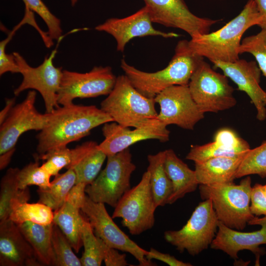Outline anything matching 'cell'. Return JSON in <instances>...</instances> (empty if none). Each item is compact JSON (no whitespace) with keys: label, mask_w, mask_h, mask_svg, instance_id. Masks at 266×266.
<instances>
[{"label":"cell","mask_w":266,"mask_h":266,"mask_svg":"<svg viewBox=\"0 0 266 266\" xmlns=\"http://www.w3.org/2000/svg\"><path fill=\"white\" fill-rule=\"evenodd\" d=\"M103 252V261L106 266H126L129 265L126 255L121 254L117 249L108 246L100 238Z\"/></svg>","instance_id":"obj_40"},{"label":"cell","mask_w":266,"mask_h":266,"mask_svg":"<svg viewBox=\"0 0 266 266\" xmlns=\"http://www.w3.org/2000/svg\"><path fill=\"white\" fill-rule=\"evenodd\" d=\"M17 225L41 265L55 266V257L52 244L53 223L42 225L26 222Z\"/></svg>","instance_id":"obj_25"},{"label":"cell","mask_w":266,"mask_h":266,"mask_svg":"<svg viewBox=\"0 0 266 266\" xmlns=\"http://www.w3.org/2000/svg\"><path fill=\"white\" fill-rule=\"evenodd\" d=\"M146 259L151 261L153 259L162 261L170 266H192L189 263L179 260L169 254L162 253L156 249L151 248L146 255Z\"/></svg>","instance_id":"obj_41"},{"label":"cell","mask_w":266,"mask_h":266,"mask_svg":"<svg viewBox=\"0 0 266 266\" xmlns=\"http://www.w3.org/2000/svg\"><path fill=\"white\" fill-rule=\"evenodd\" d=\"M12 36L9 35L6 39L0 42V75L10 72L12 73H20L18 66L15 61L13 54H7L5 48L7 43Z\"/></svg>","instance_id":"obj_39"},{"label":"cell","mask_w":266,"mask_h":266,"mask_svg":"<svg viewBox=\"0 0 266 266\" xmlns=\"http://www.w3.org/2000/svg\"><path fill=\"white\" fill-rule=\"evenodd\" d=\"M116 78L109 66H96L86 73L63 70L57 102L64 106L73 103L76 98L108 95L115 85Z\"/></svg>","instance_id":"obj_11"},{"label":"cell","mask_w":266,"mask_h":266,"mask_svg":"<svg viewBox=\"0 0 266 266\" xmlns=\"http://www.w3.org/2000/svg\"><path fill=\"white\" fill-rule=\"evenodd\" d=\"M0 266H42L18 225L9 218L0 221Z\"/></svg>","instance_id":"obj_20"},{"label":"cell","mask_w":266,"mask_h":266,"mask_svg":"<svg viewBox=\"0 0 266 266\" xmlns=\"http://www.w3.org/2000/svg\"><path fill=\"white\" fill-rule=\"evenodd\" d=\"M249 225H259L260 230L252 232H241L230 228L219 221L218 231L210 247L223 251L232 258L238 259V253L248 250L255 254L256 265L259 264V259L265 251L260 246L266 244V217L255 218Z\"/></svg>","instance_id":"obj_17"},{"label":"cell","mask_w":266,"mask_h":266,"mask_svg":"<svg viewBox=\"0 0 266 266\" xmlns=\"http://www.w3.org/2000/svg\"><path fill=\"white\" fill-rule=\"evenodd\" d=\"M149 11L146 6L135 13L123 18H111L97 26L95 30L105 32L114 37L117 50L123 52L126 44L136 37L148 35L161 36L164 38L178 37L179 34L165 33L156 30L152 26Z\"/></svg>","instance_id":"obj_19"},{"label":"cell","mask_w":266,"mask_h":266,"mask_svg":"<svg viewBox=\"0 0 266 266\" xmlns=\"http://www.w3.org/2000/svg\"><path fill=\"white\" fill-rule=\"evenodd\" d=\"M153 23L182 30L191 38L209 33L219 22L198 17L189 9L184 0H143Z\"/></svg>","instance_id":"obj_13"},{"label":"cell","mask_w":266,"mask_h":266,"mask_svg":"<svg viewBox=\"0 0 266 266\" xmlns=\"http://www.w3.org/2000/svg\"><path fill=\"white\" fill-rule=\"evenodd\" d=\"M251 174H257L262 178L266 177V141L254 149H250L246 153L235 178Z\"/></svg>","instance_id":"obj_31"},{"label":"cell","mask_w":266,"mask_h":266,"mask_svg":"<svg viewBox=\"0 0 266 266\" xmlns=\"http://www.w3.org/2000/svg\"><path fill=\"white\" fill-rule=\"evenodd\" d=\"M15 150L0 155V169H3L9 163Z\"/></svg>","instance_id":"obj_44"},{"label":"cell","mask_w":266,"mask_h":266,"mask_svg":"<svg viewBox=\"0 0 266 266\" xmlns=\"http://www.w3.org/2000/svg\"><path fill=\"white\" fill-rule=\"evenodd\" d=\"M72 6H74L78 0H70Z\"/></svg>","instance_id":"obj_45"},{"label":"cell","mask_w":266,"mask_h":266,"mask_svg":"<svg viewBox=\"0 0 266 266\" xmlns=\"http://www.w3.org/2000/svg\"><path fill=\"white\" fill-rule=\"evenodd\" d=\"M136 166L129 148L107 156L105 167L90 185L85 192L93 201L115 207L131 189L130 179Z\"/></svg>","instance_id":"obj_7"},{"label":"cell","mask_w":266,"mask_h":266,"mask_svg":"<svg viewBox=\"0 0 266 266\" xmlns=\"http://www.w3.org/2000/svg\"><path fill=\"white\" fill-rule=\"evenodd\" d=\"M52 244L55 257V266H81L68 240L58 226L53 223Z\"/></svg>","instance_id":"obj_32"},{"label":"cell","mask_w":266,"mask_h":266,"mask_svg":"<svg viewBox=\"0 0 266 266\" xmlns=\"http://www.w3.org/2000/svg\"><path fill=\"white\" fill-rule=\"evenodd\" d=\"M188 87L194 100L204 113L229 109L236 104L234 89L228 77L213 70L204 59L193 74Z\"/></svg>","instance_id":"obj_8"},{"label":"cell","mask_w":266,"mask_h":266,"mask_svg":"<svg viewBox=\"0 0 266 266\" xmlns=\"http://www.w3.org/2000/svg\"><path fill=\"white\" fill-rule=\"evenodd\" d=\"M36 159L45 161L41 166L51 176H55L63 168H66L71 159V149L67 146L50 150L43 155L37 156Z\"/></svg>","instance_id":"obj_37"},{"label":"cell","mask_w":266,"mask_h":266,"mask_svg":"<svg viewBox=\"0 0 266 266\" xmlns=\"http://www.w3.org/2000/svg\"><path fill=\"white\" fill-rule=\"evenodd\" d=\"M86 186L83 183L76 184L63 204L54 211L53 223L63 232L76 253L83 246L81 229L83 216L80 211L85 200Z\"/></svg>","instance_id":"obj_21"},{"label":"cell","mask_w":266,"mask_h":266,"mask_svg":"<svg viewBox=\"0 0 266 266\" xmlns=\"http://www.w3.org/2000/svg\"><path fill=\"white\" fill-rule=\"evenodd\" d=\"M165 150L147 156L151 191L157 207L163 206L172 192V185L165 167Z\"/></svg>","instance_id":"obj_26"},{"label":"cell","mask_w":266,"mask_h":266,"mask_svg":"<svg viewBox=\"0 0 266 266\" xmlns=\"http://www.w3.org/2000/svg\"><path fill=\"white\" fill-rule=\"evenodd\" d=\"M245 154L234 157H214L195 163V171L199 185L233 182Z\"/></svg>","instance_id":"obj_23"},{"label":"cell","mask_w":266,"mask_h":266,"mask_svg":"<svg viewBox=\"0 0 266 266\" xmlns=\"http://www.w3.org/2000/svg\"><path fill=\"white\" fill-rule=\"evenodd\" d=\"M166 127L157 118L148 120L133 130L115 122L106 123L102 128L104 139L99 144V147L107 156L117 154L137 142L146 139L166 142L169 140L170 134Z\"/></svg>","instance_id":"obj_16"},{"label":"cell","mask_w":266,"mask_h":266,"mask_svg":"<svg viewBox=\"0 0 266 266\" xmlns=\"http://www.w3.org/2000/svg\"><path fill=\"white\" fill-rule=\"evenodd\" d=\"M165 167L172 185V192L167 204H171L194 192L199 185L195 170L189 168L172 149L165 150Z\"/></svg>","instance_id":"obj_24"},{"label":"cell","mask_w":266,"mask_h":266,"mask_svg":"<svg viewBox=\"0 0 266 266\" xmlns=\"http://www.w3.org/2000/svg\"><path fill=\"white\" fill-rule=\"evenodd\" d=\"M48 115L44 128L36 135L37 156L58 147L80 140L92 130L113 119L95 105L72 103L59 106Z\"/></svg>","instance_id":"obj_1"},{"label":"cell","mask_w":266,"mask_h":266,"mask_svg":"<svg viewBox=\"0 0 266 266\" xmlns=\"http://www.w3.org/2000/svg\"><path fill=\"white\" fill-rule=\"evenodd\" d=\"M247 152H241L222 143L213 141L203 145L192 146L186 159L194 163H198L214 157H238L243 155Z\"/></svg>","instance_id":"obj_33"},{"label":"cell","mask_w":266,"mask_h":266,"mask_svg":"<svg viewBox=\"0 0 266 266\" xmlns=\"http://www.w3.org/2000/svg\"><path fill=\"white\" fill-rule=\"evenodd\" d=\"M30 198L20 197L13 199L10 204L8 218L17 225L26 222L42 225L52 223L53 210L49 206L38 202L28 203Z\"/></svg>","instance_id":"obj_27"},{"label":"cell","mask_w":266,"mask_h":266,"mask_svg":"<svg viewBox=\"0 0 266 266\" xmlns=\"http://www.w3.org/2000/svg\"><path fill=\"white\" fill-rule=\"evenodd\" d=\"M215 68L220 69L250 98L257 110L256 118L260 121L266 118V92L261 87V71L256 62L238 59L233 62L216 61Z\"/></svg>","instance_id":"obj_18"},{"label":"cell","mask_w":266,"mask_h":266,"mask_svg":"<svg viewBox=\"0 0 266 266\" xmlns=\"http://www.w3.org/2000/svg\"><path fill=\"white\" fill-rule=\"evenodd\" d=\"M160 106L156 118L166 126L173 124L192 130L204 114L192 97L188 86L173 85L155 98Z\"/></svg>","instance_id":"obj_14"},{"label":"cell","mask_w":266,"mask_h":266,"mask_svg":"<svg viewBox=\"0 0 266 266\" xmlns=\"http://www.w3.org/2000/svg\"><path fill=\"white\" fill-rule=\"evenodd\" d=\"M251 179L248 175L238 184L233 182L199 185L202 200L210 199L219 221L242 231L255 218L250 210Z\"/></svg>","instance_id":"obj_4"},{"label":"cell","mask_w":266,"mask_h":266,"mask_svg":"<svg viewBox=\"0 0 266 266\" xmlns=\"http://www.w3.org/2000/svg\"><path fill=\"white\" fill-rule=\"evenodd\" d=\"M154 98H148L138 91L126 75L116 78L108 97L100 103V108L113 121L125 127H138L156 118Z\"/></svg>","instance_id":"obj_5"},{"label":"cell","mask_w":266,"mask_h":266,"mask_svg":"<svg viewBox=\"0 0 266 266\" xmlns=\"http://www.w3.org/2000/svg\"><path fill=\"white\" fill-rule=\"evenodd\" d=\"M56 53V49L53 50L37 67L30 66L19 53H12L23 76L21 84L14 90V95L18 96L27 89L37 91L43 99L46 113H50L60 106L57 96L63 70L62 67H56L54 65Z\"/></svg>","instance_id":"obj_10"},{"label":"cell","mask_w":266,"mask_h":266,"mask_svg":"<svg viewBox=\"0 0 266 266\" xmlns=\"http://www.w3.org/2000/svg\"><path fill=\"white\" fill-rule=\"evenodd\" d=\"M81 210L88 219L95 235L108 246L131 254L138 261L139 266L155 265L146 259L148 251L138 246L115 223L104 203L94 202L86 195Z\"/></svg>","instance_id":"obj_12"},{"label":"cell","mask_w":266,"mask_h":266,"mask_svg":"<svg viewBox=\"0 0 266 266\" xmlns=\"http://www.w3.org/2000/svg\"><path fill=\"white\" fill-rule=\"evenodd\" d=\"M51 175L41 166L38 160L31 162L20 169L18 175V187L25 189L29 186L35 185L39 188H47L50 185Z\"/></svg>","instance_id":"obj_35"},{"label":"cell","mask_w":266,"mask_h":266,"mask_svg":"<svg viewBox=\"0 0 266 266\" xmlns=\"http://www.w3.org/2000/svg\"><path fill=\"white\" fill-rule=\"evenodd\" d=\"M18 168L8 169L0 181V221L8 218L11 201L15 198L30 197L28 187L21 190L19 188Z\"/></svg>","instance_id":"obj_29"},{"label":"cell","mask_w":266,"mask_h":266,"mask_svg":"<svg viewBox=\"0 0 266 266\" xmlns=\"http://www.w3.org/2000/svg\"><path fill=\"white\" fill-rule=\"evenodd\" d=\"M76 176L71 169L62 174L55 176L47 188H39L37 190L39 197L38 202L43 203L55 211L65 202L72 187L76 184Z\"/></svg>","instance_id":"obj_28"},{"label":"cell","mask_w":266,"mask_h":266,"mask_svg":"<svg viewBox=\"0 0 266 266\" xmlns=\"http://www.w3.org/2000/svg\"><path fill=\"white\" fill-rule=\"evenodd\" d=\"M204 58L194 53L189 41L177 43L175 53L168 65L155 72L138 70L122 59L121 67L134 88L146 97L154 98L165 89L173 85L188 86L190 79Z\"/></svg>","instance_id":"obj_2"},{"label":"cell","mask_w":266,"mask_h":266,"mask_svg":"<svg viewBox=\"0 0 266 266\" xmlns=\"http://www.w3.org/2000/svg\"><path fill=\"white\" fill-rule=\"evenodd\" d=\"M106 158L97 142L86 141L71 149V161L66 168L75 172L76 184L84 183L87 186L98 176Z\"/></svg>","instance_id":"obj_22"},{"label":"cell","mask_w":266,"mask_h":266,"mask_svg":"<svg viewBox=\"0 0 266 266\" xmlns=\"http://www.w3.org/2000/svg\"><path fill=\"white\" fill-rule=\"evenodd\" d=\"M81 238L84 252L80 261L82 266H100L103 261L102 249L100 238L95 234L86 216H83Z\"/></svg>","instance_id":"obj_30"},{"label":"cell","mask_w":266,"mask_h":266,"mask_svg":"<svg viewBox=\"0 0 266 266\" xmlns=\"http://www.w3.org/2000/svg\"><path fill=\"white\" fill-rule=\"evenodd\" d=\"M238 52L239 55L244 53L252 54L262 74L266 77V29H261L257 34L243 39Z\"/></svg>","instance_id":"obj_34"},{"label":"cell","mask_w":266,"mask_h":266,"mask_svg":"<svg viewBox=\"0 0 266 266\" xmlns=\"http://www.w3.org/2000/svg\"><path fill=\"white\" fill-rule=\"evenodd\" d=\"M261 18L254 0H249L242 11L220 29L192 38L189 46L196 54L216 61L233 62L239 59V48L244 33L258 26Z\"/></svg>","instance_id":"obj_3"},{"label":"cell","mask_w":266,"mask_h":266,"mask_svg":"<svg viewBox=\"0 0 266 266\" xmlns=\"http://www.w3.org/2000/svg\"><path fill=\"white\" fill-rule=\"evenodd\" d=\"M250 210L256 216L266 217V196L261 184L256 183L252 188Z\"/></svg>","instance_id":"obj_38"},{"label":"cell","mask_w":266,"mask_h":266,"mask_svg":"<svg viewBox=\"0 0 266 266\" xmlns=\"http://www.w3.org/2000/svg\"><path fill=\"white\" fill-rule=\"evenodd\" d=\"M5 102V106L0 112V125L4 121L15 105V98L6 99Z\"/></svg>","instance_id":"obj_43"},{"label":"cell","mask_w":266,"mask_h":266,"mask_svg":"<svg viewBox=\"0 0 266 266\" xmlns=\"http://www.w3.org/2000/svg\"><path fill=\"white\" fill-rule=\"evenodd\" d=\"M157 208L151 191L150 173L146 170L139 182L128 190L114 207L112 218H121L122 226L132 235L151 229Z\"/></svg>","instance_id":"obj_9"},{"label":"cell","mask_w":266,"mask_h":266,"mask_svg":"<svg viewBox=\"0 0 266 266\" xmlns=\"http://www.w3.org/2000/svg\"><path fill=\"white\" fill-rule=\"evenodd\" d=\"M263 190L264 191L265 194L266 196V184L265 185H263Z\"/></svg>","instance_id":"obj_46"},{"label":"cell","mask_w":266,"mask_h":266,"mask_svg":"<svg viewBox=\"0 0 266 266\" xmlns=\"http://www.w3.org/2000/svg\"><path fill=\"white\" fill-rule=\"evenodd\" d=\"M219 223L211 200H203L181 229L166 231L164 238L180 253L186 251L195 256L210 246L217 232Z\"/></svg>","instance_id":"obj_6"},{"label":"cell","mask_w":266,"mask_h":266,"mask_svg":"<svg viewBox=\"0 0 266 266\" xmlns=\"http://www.w3.org/2000/svg\"><path fill=\"white\" fill-rule=\"evenodd\" d=\"M254 0L261 18V21L259 26L261 29H266V0Z\"/></svg>","instance_id":"obj_42"},{"label":"cell","mask_w":266,"mask_h":266,"mask_svg":"<svg viewBox=\"0 0 266 266\" xmlns=\"http://www.w3.org/2000/svg\"><path fill=\"white\" fill-rule=\"evenodd\" d=\"M25 7L37 14L45 23L47 34L51 39L60 41L62 37L60 20L55 16L42 0H22Z\"/></svg>","instance_id":"obj_36"},{"label":"cell","mask_w":266,"mask_h":266,"mask_svg":"<svg viewBox=\"0 0 266 266\" xmlns=\"http://www.w3.org/2000/svg\"><path fill=\"white\" fill-rule=\"evenodd\" d=\"M36 93L28 92L21 102L15 105L0 128V155L15 150L20 136L31 130L41 131L45 126L48 115L39 112L35 106Z\"/></svg>","instance_id":"obj_15"}]
</instances>
